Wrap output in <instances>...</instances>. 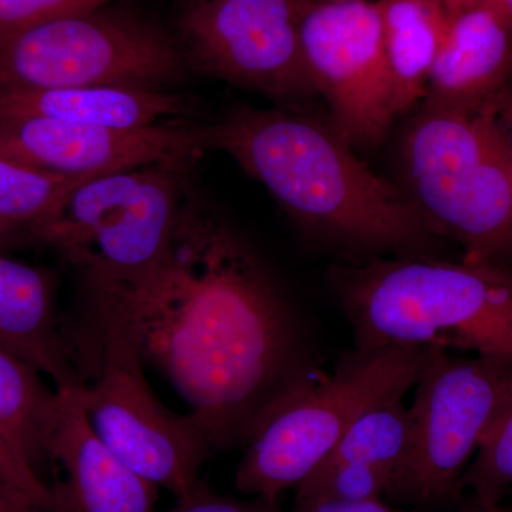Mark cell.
Segmentation results:
<instances>
[{"label":"cell","instance_id":"cell-1","mask_svg":"<svg viewBox=\"0 0 512 512\" xmlns=\"http://www.w3.org/2000/svg\"><path fill=\"white\" fill-rule=\"evenodd\" d=\"M191 409L212 450L247 444L311 379L295 316L258 254L188 187L164 264L136 288L92 296Z\"/></svg>","mask_w":512,"mask_h":512},{"label":"cell","instance_id":"cell-2","mask_svg":"<svg viewBox=\"0 0 512 512\" xmlns=\"http://www.w3.org/2000/svg\"><path fill=\"white\" fill-rule=\"evenodd\" d=\"M220 150L274 195L306 235L345 256L439 258V235L330 123L295 110L237 107L204 126Z\"/></svg>","mask_w":512,"mask_h":512},{"label":"cell","instance_id":"cell-3","mask_svg":"<svg viewBox=\"0 0 512 512\" xmlns=\"http://www.w3.org/2000/svg\"><path fill=\"white\" fill-rule=\"evenodd\" d=\"M355 349L440 348L512 357V274L494 261L376 256L333 265Z\"/></svg>","mask_w":512,"mask_h":512},{"label":"cell","instance_id":"cell-4","mask_svg":"<svg viewBox=\"0 0 512 512\" xmlns=\"http://www.w3.org/2000/svg\"><path fill=\"white\" fill-rule=\"evenodd\" d=\"M494 99H424L400 146L409 200L421 218L483 261L512 252V134Z\"/></svg>","mask_w":512,"mask_h":512},{"label":"cell","instance_id":"cell-5","mask_svg":"<svg viewBox=\"0 0 512 512\" xmlns=\"http://www.w3.org/2000/svg\"><path fill=\"white\" fill-rule=\"evenodd\" d=\"M198 158H175L74 185L28 228L82 274L90 296L143 284L164 264Z\"/></svg>","mask_w":512,"mask_h":512},{"label":"cell","instance_id":"cell-6","mask_svg":"<svg viewBox=\"0 0 512 512\" xmlns=\"http://www.w3.org/2000/svg\"><path fill=\"white\" fill-rule=\"evenodd\" d=\"M426 352L355 349L333 375L293 387L245 444L235 474L238 491L275 505L332 453L357 417L377 404L403 399L419 379Z\"/></svg>","mask_w":512,"mask_h":512},{"label":"cell","instance_id":"cell-7","mask_svg":"<svg viewBox=\"0 0 512 512\" xmlns=\"http://www.w3.org/2000/svg\"><path fill=\"white\" fill-rule=\"evenodd\" d=\"M185 72L180 43L134 13L101 8L0 36V90L153 87Z\"/></svg>","mask_w":512,"mask_h":512},{"label":"cell","instance_id":"cell-8","mask_svg":"<svg viewBox=\"0 0 512 512\" xmlns=\"http://www.w3.org/2000/svg\"><path fill=\"white\" fill-rule=\"evenodd\" d=\"M409 407L412 440L387 497L434 505L458 484L512 394V357L427 348Z\"/></svg>","mask_w":512,"mask_h":512},{"label":"cell","instance_id":"cell-9","mask_svg":"<svg viewBox=\"0 0 512 512\" xmlns=\"http://www.w3.org/2000/svg\"><path fill=\"white\" fill-rule=\"evenodd\" d=\"M96 375L73 387L104 446L138 476L177 498L204 485L212 447L191 414L170 412L144 376L140 355L123 330L97 319Z\"/></svg>","mask_w":512,"mask_h":512},{"label":"cell","instance_id":"cell-10","mask_svg":"<svg viewBox=\"0 0 512 512\" xmlns=\"http://www.w3.org/2000/svg\"><path fill=\"white\" fill-rule=\"evenodd\" d=\"M306 0H190L181 49L205 73L281 103L316 92L301 43Z\"/></svg>","mask_w":512,"mask_h":512},{"label":"cell","instance_id":"cell-11","mask_svg":"<svg viewBox=\"0 0 512 512\" xmlns=\"http://www.w3.org/2000/svg\"><path fill=\"white\" fill-rule=\"evenodd\" d=\"M301 43L329 123L353 147L380 143L397 111L376 0H306Z\"/></svg>","mask_w":512,"mask_h":512},{"label":"cell","instance_id":"cell-12","mask_svg":"<svg viewBox=\"0 0 512 512\" xmlns=\"http://www.w3.org/2000/svg\"><path fill=\"white\" fill-rule=\"evenodd\" d=\"M204 126L167 123L134 130L19 117L0 119V156L43 173L92 178L207 151Z\"/></svg>","mask_w":512,"mask_h":512},{"label":"cell","instance_id":"cell-13","mask_svg":"<svg viewBox=\"0 0 512 512\" xmlns=\"http://www.w3.org/2000/svg\"><path fill=\"white\" fill-rule=\"evenodd\" d=\"M73 387L56 389L47 458L63 470L55 512H157V485L130 470L99 439Z\"/></svg>","mask_w":512,"mask_h":512},{"label":"cell","instance_id":"cell-14","mask_svg":"<svg viewBox=\"0 0 512 512\" xmlns=\"http://www.w3.org/2000/svg\"><path fill=\"white\" fill-rule=\"evenodd\" d=\"M191 103L153 87L97 86L0 90V119L40 117L120 130L185 123Z\"/></svg>","mask_w":512,"mask_h":512},{"label":"cell","instance_id":"cell-15","mask_svg":"<svg viewBox=\"0 0 512 512\" xmlns=\"http://www.w3.org/2000/svg\"><path fill=\"white\" fill-rule=\"evenodd\" d=\"M512 72V28L480 0L453 13L429 76L426 99L476 104L494 97Z\"/></svg>","mask_w":512,"mask_h":512},{"label":"cell","instance_id":"cell-16","mask_svg":"<svg viewBox=\"0 0 512 512\" xmlns=\"http://www.w3.org/2000/svg\"><path fill=\"white\" fill-rule=\"evenodd\" d=\"M0 343L55 382L56 389L83 382L57 318L49 276L0 254Z\"/></svg>","mask_w":512,"mask_h":512},{"label":"cell","instance_id":"cell-17","mask_svg":"<svg viewBox=\"0 0 512 512\" xmlns=\"http://www.w3.org/2000/svg\"><path fill=\"white\" fill-rule=\"evenodd\" d=\"M376 3L399 116L426 99L431 67L446 39L451 12L444 0Z\"/></svg>","mask_w":512,"mask_h":512},{"label":"cell","instance_id":"cell-18","mask_svg":"<svg viewBox=\"0 0 512 512\" xmlns=\"http://www.w3.org/2000/svg\"><path fill=\"white\" fill-rule=\"evenodd\" d=\"M55 403L56 389L46 386L42 373L0 343V427L39 474L49 461Z\"/></svg>","mask_w":512,"mask_h":512},{"label":"cell","instance_id":"cell-19","mask_svg":"<svg viewBox=\"0 0 512 512\" xmlns=\"http://www.w3.org/2000/svg\"><path fill=\"white\" fill-rule=\"evenodd\" d=\"M410 440L412 420L409 407L404 406L402 399L389 400L357 417L322 463L383 468L393 473L394 478L409 451Z\"/></svg>","mask_w":512,"mask_h":512},{"label":"cell","instance_id":"cell-20","mask_svg":"<svg viewBox=\"0 0 512 512\" xmlns=\"http://www.w3.org/2000/svg\"><path fill=\"white\" fill-rule=\"evenodd\" d=\"M84 180L89 178L43 173L0 156V218L32 227L67 191Z\"/></svg>","mask_w":512,"mask_h":512},{"label":"cell","instance_id":"cell-21","mask_svg":"<svg viewBox=\"0 0 512 512\" xmlns=\"http://www.w3.org/2000/svg\"><path fill=\"white\" fill-rule=\"evenodd\" d=\"M484 504L512 503V394L458 484Z\"/></svg>","mask_w":512,"mask_h":512},{"label":"cell","instance_id":"cell-22","mask_svg":"<svg viewBox=\"0 0 512 512\" xmlns=\"http://www.w3.org/2000/svg\"><path fill=\"white\" fill-rule=\"evenodd\" d=\"M393 473L383 468L349 463H322L298 485L295 500H382L392 485Z\"/></svg>","mask_w":512,"mask_h":512},{"label":"cell","instance_id":"cell-23","mask_svg":"<svg viewBox=\"0 0 512 512\" xmlns=\"http://www.w3.org/2000/svg\"><path fill=\"white\" fill-rule=\"evenodd\" d=\"M0 480L15 493L22 495L36 511L55 512L52 488L35 467L13 446L8 434L0 427Z\"/></svg>","mask_w":512,"mask_h":512},{"label":"cell","instance_id":"cell-24","mask_svg":"<svg viewBox=\"0 0 512 512\" xmlns=\"http://www.w3.org/2000/svg\"><path fill=\"white\" fill-rule=\"evenodd\" d=\"M110 0H0V36L72 13L101 8Z\"/></svg>","mask_w":512,"mask_h":512},{"label":"cell","instance_id":"cell-25","mask_svg":"<svg viewBox=\"0 0 512 512\" xmlns=\"http://www.w3.org/2000/svg\"><path fill=\"white\" fill-rule=\"evenodd\" d=\"M163 512H275V505L258 498L252 504L241 503L215 494L207 484H204L195 493L177 498L173 507Z\"/></svg>","mask_w":512,"mask_h":512},{"label":"cell","instance_id":"cell-26","mask_svg":"<svg viewBox=\"0 0 512 512\" xmlns=\"http://www.w3.org/2000/svg\"><path fill=\"white\" fill-rule=\"evenodd\" d=\"M289 512H407L383 500L339 503V501L295 500Z\"/></svg>","mask_w":512,"mask_h":512},{"label":"cell","instance_id":"cell-27","mask_svg":"<svg viewBox=\"0 0 512 512\" xmlns=\"http://www.w3.org/2000/svg\"><path fill=\"white\" fill-rule=\"evenodd\" d=\"M0 512H39L8 484L0 480Z\"/></svg>","mask_w":512,"mask_h":512},{"label":"cell","instance_id":"cell-28","mask_svg":"<svg viewBox=\"0 0 512 512\" xmlns=\"http://www.w3.org/2000/svg\"><path fill=\"white\" fill-rule=\"evenodd\" d=\"M20 241H29L28 228L16 222L0 218V254L3 249L13 247Z\"/></svg>","mask_w":512,"mask_h":512},{"label":"cell","instance_id":"cell-29","mask_svg":"<svg viewBox=\"0 0 512 512\" xmlns=\"http://www.w3.org/2000/svg\"><path fill=\"white\" fill-rule=\"evenodd\" d=\"M458 512H512V503L484 504L470 498Z\"/></svg>","mask_w":512,"mask_h":512},{"label":"cell","instance_id":"cell-30","mask_svg":"<svg viewBox=\"0 0 512 512\" xmlns=\"http://www.w3.org/2000/svg\"><path fill=\"white\" fill-rule=\"evenodd\" d=\"M495 12L505 20L512 28V0H484Z\"/></svg>","mask_w":512,"mask_h":512},{"label":"cell","instance_id":"cell-31","mask_svg":"<svg viewBox=\"0 0 512 512\" xmlns=\"http://www.w3.org/2000/svg\"><path fill=\"white\" fill-rule=\"evenodd\" d=\"M447 8L450 9L451 15L458 12V10L468 8V6L474 5V3L480 2V0H444Z\"/></svg>","mask_w":512,"mask_h":512}]
</instances>
